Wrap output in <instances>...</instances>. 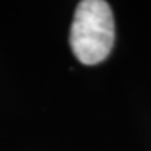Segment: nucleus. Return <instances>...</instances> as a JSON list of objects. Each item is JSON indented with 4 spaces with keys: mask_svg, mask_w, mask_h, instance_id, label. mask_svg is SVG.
<instances>
[{
    "mask_svg": "<svg viewBox=\"0 0 151 151\" xmlns=\"http://www.w3.org/2000/svg\"><path fill=\"white\" fill-rule=\"evenodd\" d=\"M116 28L111 6L105 0H82L74 12L70 45L79 62L97 65L114 45Z\"/></svg>",
    "mask_w": 151,
    "mask_h": 151,
    "instance_id": "obj_1",
    "label": "nucleus"
}]
</instances>
